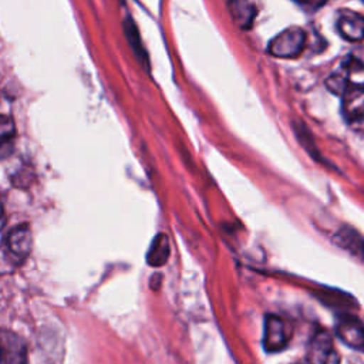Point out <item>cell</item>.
I'll list each match as a JSON object with an SVG mask.
<instances>
[{"instance_id": "cell-1", "label": "cell", "mask_w": 364, "mask_h": 364, "mask_svg": "<svg viewBox=\"0 0 364 364\" xmlns=\"http://www.w3.org/2000/svg\"><path fill=\"white\" fill-rule=\"evenodd\" d=\"M326 87L338 95L350 87H364V57L358 51L346 55L340 67L327 77Z\"/></svg>"}, {"instance_id": "cell-2", "label": "cell", "mask_w": 364, "mask_h": 364, "mask_svg": "<svg viewBox=\"0 0 364 364\" xmlns=\"http://www.w3.org/2000/svg\"><path fill=\"white\" fill-rule=\"evenodd\" d=\"M307 44V34L301 27L291 26L276 34L267 50L273 57L277 58H296L299 57Z\"/></svg>"}, {"instance_id": "cell-3", "label": "cell", "mask_w": 364, "mask_h": 364, "mask_svg": "<svg viewBox=\"0 0 364 364\" xmlns=\"http://www.w3.org/2000/svg\"><path fill=\"white\" fill-rule=\"evenodd\" d=\"M291 338V327L290 324L274 314H269L264 317L263 326V347L269 353H277L286 348Z\"/></svg>"}, {"instance_id": "cell-4", "label": "cell", "mask_w": 364, "mask_h": 364, "mask_svg": "<svg viewBox=\"0 0 364 364\" xmlns=\"http://www.w3.org/2000/svg\"><path fill=\"white\" fill-rule=\"evenodd\" d=\"M306 358L310 364H340L338 351L326 331L313 334L306 348Z\"/></svg>"}, {"instance_id": "cell-5", "label": "cell", "mask_w": 364, "mask_h": 364, "mask_svg": "<svg viewBox=\"0 0 364 364\" xmlns=\"http://www.w3.org/2000/svg\"><path fill=\"white\" fill-rule=\"evenodd\" d=\"M336 334L348 347L364 350V326L353 314L344 311L337 317Z\"/></svg>"}, {"instance_id": "cell-6", "label": "cell", "mask_w": 364, "mask_h": 364, "mask_svg": "<svg viewBox=\"0 0 364 364\" xmlns=\"http://www.w3.org/2000/svg\"><path fill=\"white\" fill-rule=\"evenodd\" d=\"M0 364H27L24 340L9 330H0Z\"/></svg>"}, {"instance_id": "cell-7", "label": "cell", "mask_w": 364, "mask_h": 364, "mask_svg": "<svg viewBox=\"0 0 364 364\" xmlns=\"http://www.w3.org/2000/svg\"><path fill=\"white\" fill-rule=\"evenodd\" d=\"M341 112L351 125H364V87H350L341 94Z\"/></svg>"}, {"instance_id": "cell-8", "label": "cell", "mask_w": 364, "mask_h": 364, "mask_svg": "<svg viewBox=\"0 0 364 364\" xmlns=\"http://www.w3.org/2000/svg\"><path fill=\"white\" fill-rule=\"evenodd\" d=\"M31 245H33V233L27 223H20L14 226L4 237V246L7 252L13 257L18 259L20 262L28 256L31 250Z\"/></svg>"}, {"instance_id": "cell-9", "label": "cell", "mask_w": 364, "mask_h": 364, "mask_svg": "<svg viewBox=\"0 0 364 364\" xmlns=\"http://www.w3.org/2000/svg\"><path fill=\"white\" fill-rule=\"evenodd\" d=\"M337 30L343 38L351 43L364 40V16L353 10H341L337 17Z\"/></svg>"}, {"instance_id": "cell-10", "label": "cell", "mask_w": 364, "mask_h": 364, "mask_svg": "<svg viewBox=\"0 0 364 364\" xmlns=\"http://www.w3.org/2000/svg\"><path fill=\"white\" fill-rule=\"evenodd\" d=\"M259 0H229L228 10L233 23L242 30H247L253 26L255 18L259 14Z\"/></svg>"}, {"instance_id": "cell-11", "label": "cell", "mask_w": 364, "mask_h": 364, "mask_svg": "<svg viewBox=\"0 0 364 364\" xmlns=\"http://www.w3.org/2000/svg\"><path fill=\"white\" fill-rule=\"evenodd\" d=\"M334 243L364 263V236L351 226H341L334 233Z\"/></svg>"}, {"instance_id": "cell-12", "label": "cell", "mask_w": 364, "mask_h": 364, "mask_svg": "<svg viewBox=\"0 0 364 364\" xmlns=\"http://www.w3.org/2000/svg\"><path fill=\"white\" fill-rule=\"evenodd\" d=\"M171 256V243L169 237L165 233H158L146 253V263L152 267L164 266Z\"/></svg>"}, {"instance_id": "cell-13", "label": "cell", "mask_w": 364, "mask_h": 364, "mask_svg": "<svg viewBox=\"0 0 364 364\" xmlns=\"http://www.w3.org/2000/svg\"><path fill=\"white\" fill-rule=\"evenodd\" d=\"M124 34L128 40V44L129 47L132 48L135 57L139 60V63L146 68L149 70V58H148V53L142 44V40H141V36H139V31H138V27L135 26V23L132 21V18H125L124 20Z\"/></svg>"}, {"instance_id": "cell-14", "label": "cell", "mask_w": 364, "mask_h": 364, "mask_svg": "<svg viewBox=\"0 0 364 364\" xmlns=\"http://www.w3.org/2000/svg\"><path fill=\"white\" fill-rule=\"evenodd\" d=\"M316 296L321 300V303L337 310L348 311L351 307H355L354 299L338 289H321L320 291L316 293Z\"/></svg>"}, {"instance_id": "cell-15", "label": "cell", "mask_w": 364, "mask_h": 364, "mask_svg": "<svg viewBox=\"0 0 364 364\" xmlns=\"http://www.w3.org/2000/svg\"><path fill=\"white\" fill-rule=\"evenodd\" d=\"M16 136V125L14 121L7 117H0V159L7 158L13 152Z\"/></svg>"}, {"instance_id": "cell-16", "label": "cell", "mask_w": 364, "mask_h": 364, "mask_svg": "<svg viewBox=\"0 0 364 364\" xmlns=\"http://www.w3.org/2000/svg\"><path fill=\"white\" fill-rule=\"evenodd\" d=\"M293 131H294V135H296L299 144L307 151V154L311 158H314L316 161H321V156H320V152L314 142V138H313L310 129L306 127V124L301 121H293Z\"/></svg>"}, {"instance_id": "cell-17", "label": "cell", "mask_w": 364, "mask_h": 364, "mask_svg": "<svg viewBox=\"0 0 364 364\" xmlns=\"http://www.w3.org/2000/svg\"><path fill=\"white\" fill-rule=\"evenodd\" d=\"M293 1H296L300 7H303L307 11H314L321 6H324L327 0H293Z\"/></svg>"}, {"instance_id": "cell-18", "label": "cell", "mask_w": 364, "mask_h": 364, "mask_svg": "<svg viewBox=\"0 0 364 364\" xmlns=\"http://www.w3.org/2000/svg\"><path fill=\"white\" fill-rule=\"evenodd\" d=\"M1 212H3V203H1V199H0V215H1Z\"/></svg>"}, {"instance_id": "cell-19", "label": "cell", "mask_w": 364, "mask_h": 364, "mask_svg": "<svg viewBox=\"0 0 364 364\" xmlns=\"http://www.w3.org/2000/svg\"><path fill=\"white\" fill-rule=\"evenodd\" d=\"M363 1H364V0H363Z\"/></svg>"}]
</instances>
